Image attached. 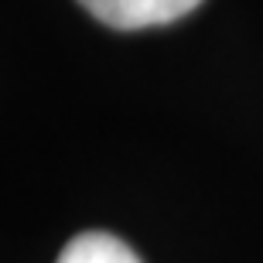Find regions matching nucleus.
Here are the masks:
<instances>
[{"instance_id":"nucleus-1","label":"nucleus","mask_w":263,"mask_h":263,"mask_svg":"<svg viewBox=\"0 0 263 263\" xmlns=\"http://www.w3.org/2000/svg\"><path fill=\"white\" fill-rule=\"evenodd\" d=\"M82 7L106 28L137 31V28H157L185 17L202 0H79Z\"/></svg>"},{"instance_id":"nucleus-2","label":"nucleus","mask_w":263,"mask_h":263,"mask_svg":"<svg viewBox=\"0 0 263 263\" xmlns=\"http://www.w3.org/2000/svg\"><path fill=\"white\" fill-rule=\"evenodd\" d=\"M55 263H140V256L123 239L92 229V233H79L76 239H68Z\"/></svg>"}]
</instances>
